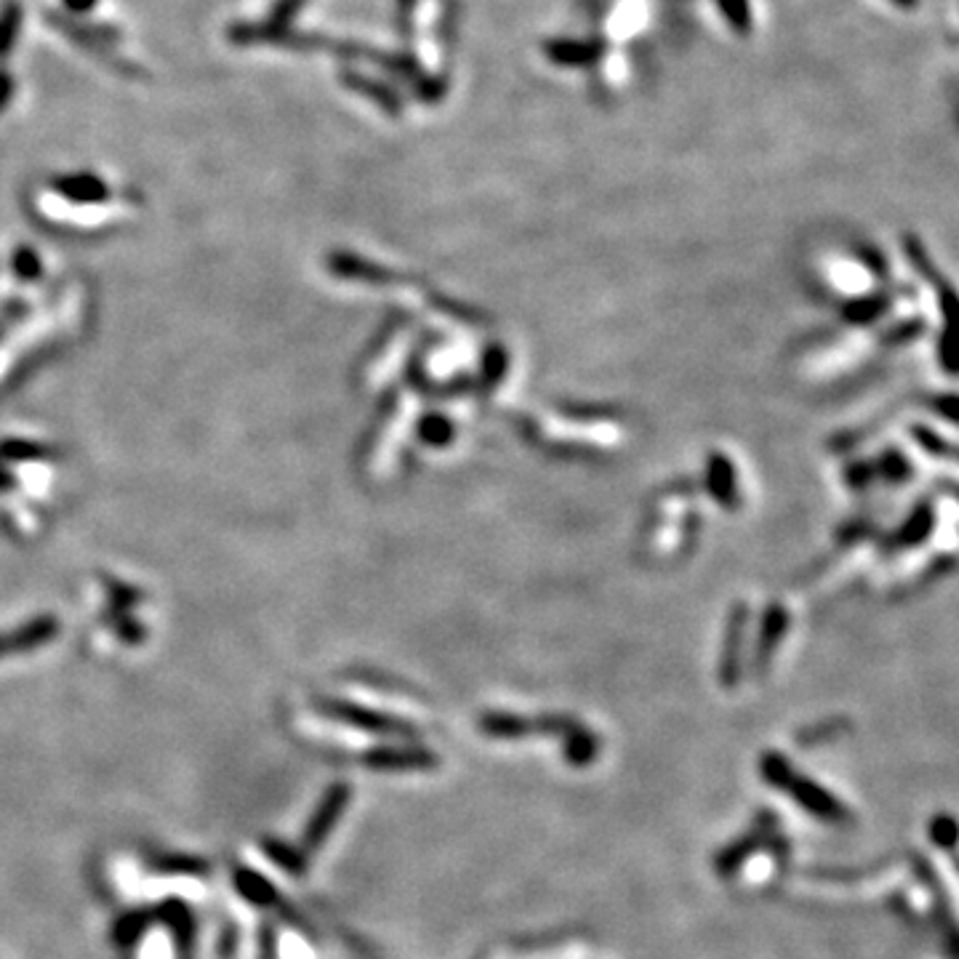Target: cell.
<instances>
[{"label":"cell","instance_id":"obj_30","mask_svg":"<svg viewBox=\"0 0 959 959\" xmlns=\"http://www.w3.org/2000/svg\"><path fill=\"white\" fill-rule=\"evenodd\" d=\"M890 3L898 5V9H903V11H911L920 5V0H890Z\"/></svg>","mask_w":959,"mask_h":959},{"label":"cell","instance_id":"obj_24","mask_svg":"<svg viewBox=\"0 0 959 959\" xmlns=\"http://www.w3.org/2000/svg\"><path fill=\"white\" fill-rule=\"evenodd\" d=\"M927 408L935 410L938 416H944L946 421H955V425H959V395H935L927 401Z\"/></svg>","mask_w":959,"mask_h":959},{"label":"cell","instance_id":"obj_10","mask_svg":"<svg viewBox=\"0 0 959 959\" xmlns=\"http://www.w3.org/2000/svg\"><path fill=\"white\" fill-rule=\"evenodd\" d=\"M933 526H935L933 506L931 504H920L914 512H911V517H909L907 522H903L901 530H898V533L893 536L890 544L898 546V550H901V546L922 544V541H925L927 536L933 533Z\"/></svg>","mask_w":959,"mask_h":959},{"label":"cell","instance_id":"obj_29","mask_svg":"<svg viewBox=\"0 0 959 959\" xmlns=\"http://www.w3.org/2000/svg\"><path fill=\"white\" fill-rule=\"evenodd\" d=\"M62 3L64 9L73 11V14H86V11H91L94 5H97V0H62Z\"/></svg>","mask_w":959,"mask_h":959},{"label":"cell","instance_id":"obj_15","mask_svg":"<svg viewBox=\"0 0 959 959\" xmlns=\"http://www.w3.org/2000/svg\"><path fill=\"white\" fill-rule=\"evenodd\" d=\"M546 57L555 59L560 64H589L594 57L603 53V46L598 44H574V40H550L544 46Z\"/></svg>","mask_w":959,"mask_h":959},{"label":"cell","instance_id":"obj_18","mask_svg":"<svg viewBox=\"0 0 959 959\" xmlns=\"http://www.w3.org/2000/svg\"><path fill=\"white\" fill-rule=\"evenodd\" d=\"M911 438L922 445L931 456L938 458H951V462H959V445H951L949 440H944L940 434H935L927 427H911Z\"/></svg>","mask_w":959,"mask_h":959},{"label":"cell","instance_id":"obj_22","mask_svg":"<svg viewBox=\"0 0 959 959\" xmlns=\"http://www.w3.org/2000/svg\"><path fill=\"white\" fill-rule=\"evenodd\" d=\"M931 837H933V843L940 845V848H955L957 839H959L957 821L949 819V815H938L931 826Z\"/></svg>","mask_w":959,"mask_h":959},{"label":"cell","instance_id":"obj_27","mask_svg":"<svg viewBox=\"0 0 959 959\" xmlns=\"http://www.w3.org/2000/svg\"><path fill=\"white\" fill-rule=\"evenodd\" d=\"M922 329H925V325H922V320H920V318H917V320H909V323L903 325V329L893 331V333H890V339H896V342H907V339L917 336V333H922Z\"/></svg>","mask_w":959,"mask_h":959},{"label":"cell","instance_id":"obj_1","mask_svg":"<svg viewBox=\"0 0 959 959\" xmlns=\"http://www.w3.org/2000/svg\"><path fill=\"white\" fill-rule=\"evenodd\" d=\"M46 20L53 29H59L62 35H67L77 49L88 51L91 57H97L99 62H104V67L115 70L118 75L126 77H147L145 70L139 64L128 62L118 53L112 46L121 40V33L115 27H101V25H86V22H77L73 16H64L59 11H46Z\"/></svg>","mask_w":959,"mask_h":959},{"label":"cell","instance_id":"obj_16","mask_svg":"<svg viewBox=\"0 0 959 959\" xmlns=\"http://www.w3.org/2000/svg\"><path fill=\"white\" fill-rule=\"evenodd\" d=\"M261 845H265V853L270 856V859L275 861L283 872L294 874V877L304 874V869H307V856L302 853V848L296 850V848H291V845L280 843V839H265Z\"/></svg>","mask_w":959,"mask_h":959},{"label":"cell","instance_id":"obj_6","mask_svg":"<svg viewBox=\"0 0 959 959\" xmlns=\"http://www.w3.org/2000/svg\"><path fill=\"white\" fill-rule=\"evenodd\" d=\"M53 193L59 198L77 202V206H97V202H107L112 198L110 187L94 174H70V176H57L51 182Z\"/></svg>","mask_w":959,"mask_h":959},{"label":"cell","instance_id":"obj_25","mask_svg":"<svg viewBox=\"0 0 959 959\" xmlns=\"http://www.w3.org/2000/svg\"><path fill=\"white\" fill-rule=\"evenodd\" d=\"M885 307H887L885 296H877V299H869V302L859 304V307L850 309V315H856L859 320H872V318H877L880 312H885Z\"/></svg>","mask_w":959,"mask_h":959},{"label":"cell","instance_id":"obj_19","mask_svg":"<svg viewBox=\"0 0 959 959\" xmlns=\"http://www.w3.org/2000/svg\"><path fill=\"white\" fill-rule=\"evenodd\" d=\"M344 83H347V86L353 88V91H360V94H366V97L377 99L379 104L386 107V110H390V112H397L395 94H390L384 86H379V83L368 81V77H360V75H355V73L344 75Z\"/></svg>","mask_w":959,"mask_h":959},{"label":"cell","instance_id":"obj_2","mask_svg":"<svg viewBox=\"0 0 959 959\" xmlns=\"http://www.w3.org/2000/svg\"><path fill=\"white\" fill-rule=\"evenodd\" d=\"M782 791H786V795H789L797 806L806 808L810 815H815V819H821V821H829V824H848V821L853 819V815H850V810L845 808L843 802L832 795V791H826L824 786L810 782V778L797 776L795 771L786 776V782L782 784Z\"/></svg>","mask_w":959,"mask_h":959},{"label":"cell","instance_id":"obj_4","mask_svg":"<svg viewBox=\"0 0 959 959\" xmlns=\"http://www.w3.org/2000/svg\"><path fill=\"white\" fill-rule=\"evenodd\" d=\"M349 797H353L349 784H333L331 789L325 791L323 800H320V806L315 808L312 819H309L307 829H304V837H302V853L304 856L315 853V850H318L320 845L329 839L331 829L336 826V821L342 819V813L349 806Z\"/></svg>","mask_w":959,"mask_h":959},{"label":"cell","instance_id":"obj_28","mask_svg":"<svg viewBox=\"0 0 959 959\" xmlns=\"http://www.w3.org/2000/svg\"><path fill=\"white\" fill-rule=\"evenodd\" d=\"M11 97H14V81H11L9 73H3V70H0V110L9 104Z\"/></svg>","mask_w":959,"mask_h":959},{"label":"cell","instance_id":"obj_3","mask_svg":"<svg viewBox=\"0 0 959 959\" xmlns=\"http://www.w3.org/2000/svg\"><path fill=\"white\" fill-rule=\"evenodd\" d=\"M935 296H938V309H940V342H938V357L940 368L951 377H959V294L946 283L944 275H935L933 280Z\"/></svg>","mask_w":959,"mask_h":959},{"label":"cell","instance_id":"obj_14","mask_svg":"<svg viewBox=\"0 0 959 959\" xmlns=\"http://www.w3.org/2000/svg\"><path fill=\"white\" fill-rule=\"evenodd\" d=\"M150 866L155 872L169 874V877H200V874H206L208 863L184 853H163V856H152Z\"/></svg>","mask_w":959,"mask_h":959},{"label":"cell","instance_id":"obj_17","mask_svg":"<svg viewBox=\"0 0 959 959\" xmlns=\"http://www.w3.org/2000/svg\"><path fill=\"white\" fill-rule=\"evenodd\" d=\"M20 25H22V5L9 0L0 11V59L5 57L11 49H14V40L20 35Z\"/></svg>","mask_w":959,"mask_h":959},{"label":"cell","instance_id":"obj_20","mask_svg":"<svg viewBox=\"0 0 959 959\" xmlns=\"http://www.w3.org/2000/svg\"><path fill=\"white\" fill-rule=\"evenodd\" d=\"M720 11L725 14L728 25L736 29L738 35H747L752 29V9H749V0H717Z\"/></svg>","mask_w":959,"mask_h":959},{"label":"cell","instance_id":"obj_21","mask_svg":"<svg viewBox=\"0 0 959 959\" xmlns=\"http://www.w3.org/2000/svg\"><path fill=\"white\" fill-rule=\"evenodd\" d=\"M594 754H598V743H594L592 736H587L581 730H576L568 747H565V758L574 762V765H587V762L594 760Z\"/></svg>","mask_w":959,"mask_h":959},{"label":"cell","instance_id":"obj_26","mask_svg":"<svg viewBox=\"0 0 959 959\" xmlns=\"http://www.w3.org/2000/svg\"><path fill=\"white\" fill-rule=\"evenodd\" d=\"M16 270H20L25 278H29V275H38L40 265L29 251H20L16 254Z\"/></svg>","mask_w":959,"mask_h":959},{"label":"cell","instance_id":"obj_13","mask_svg":"<svg viewBox=\"0 0 959 959\" xmlns=\"http://www.w3.org/2000/svg\"><path fill=\"white\" fill-rule=\"evenodd\" d=\"M325 709H329L333 717L347 720V723H353V725H357V728H362V730H371V733H408V728H403V725L390 723V720L379 717V714L362 712V709H357V706L333 704V706H325Z\"/></svg>","mask_w":959,"mask_h":959},{"label":"cell","instance_id":"obj_23","mask_svg":"<svg viewBox=\"0 0 959 959\" xmlns=\"http://www.w3.org/2000/svg\"><path fill=\"white\" fill-rule=\"evenodd\" d=\"M880 472H883L887 480L901 482L911 475V467H909L907 458L898 454V451H887V454L883 456V462H880Z\"/></svg>","mask_w":959,"mask_h":959},{"label":"cell","instance_id":"obj_11","mask_svg":"<svg viewBox=\"0 0 959 959\" xmlns=\"http://www.w3.org/2000/svg\"><path fill=\"white\" fill-rule=\"evenodd\" d=\"M760 843H762V834H743L741 839H736V843L730 845V848H725L723 853L717 856V861H714V866H717V872L723 874V877H733V874L738 872V869H741V863L749 859V856L754 853V850L760 848Z\"/></svg>","mask_w":959,"mask_h":959},{"label":"cell","instance_id":"obj_9","mask_svg":"<svg viewBox=\"0 0 959 959\" xmlns=\"http://www.w3.org/2000/svg\"><path fill=\"white\" fill-rule=\"evenodd\" d=\"M152 920L163 922V925L174 933L179 949H187V946H193L195 920L182 901H165L158 911H152Z\"/></svg>","mask_w":959,"mask_h":959},{"label":"cell","instance_id":"obj_12","mask_svg":"<svg viewBox=\"0 0 959 959\" xmlns=\"http://www.w3.org/2000/svg\"><path fill=\"white\" fill-rule=\"evenodd\" d=\"M152 922H155L152 911H128V914H123L121 920L115 922V927H112V940H115L121 949H131V946H136L142 938H145L147 927H150Z\"/></svg>","mask_w":959,"mask_h":959},{"label":"cell","instance_id":"obj_5","mask_svg":"<svg viewBox=\"0 0 959 959\" xmlns=\"http://www.w3.org/2000/svg\"><path fill=\"white\" fill-rule=\"evenodd\" d=\"M59 624L53 622L51 616H40L35 622L25 624V627L14 629V631H3L0 635V659L11 656V653H29L35 648L46 646L57 637Z\"/></svg>","mask_w":959,"mask_h":959},{"label":"cell","instance_id":"obj_7","mask_svg":"<svg viewBox=\"0 0 959 959\" xmlns=\"http://www.w3.org/2000/svg\"><path fill=\"white\" fill-rule=\"evenodd\" d=\"M373 771H430L438 758L425 749H377L366 758Z\"/></svg>","mask_w":959,"mask_h":959},{"label":"cell","instance_id":"obj_8","mask_svg":"<svg viewBox=\"0 0 959 959\" xmlns=\"http://www.w3.org/2000/svg\"><path fill=\"white\" fill-rule=\"evenodd\" d=\"M232 883H235L237 893H241L246 901L256 903V907H280V893L272 887L270 880H265L261 874L251 872V869L241 866L232 874Z\"/></svg>","mask_w":959,"mask_h":959}]
</instances>
